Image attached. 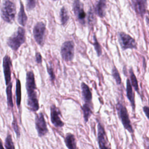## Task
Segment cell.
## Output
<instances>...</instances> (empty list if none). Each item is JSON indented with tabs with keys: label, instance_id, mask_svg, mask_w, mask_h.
<instances>
[{
	"label": "cell",
	"instance_id": "cell-1",
	"mask_svg": "<svg viewBox=\"0 0 149 149\" xmlns=\"http://www.w3.org/2000/svg\"><path fill=\"white\" fill-rule=\"evenodd\" d=\"M25 86L27 94V107L31 111L37 112L40 109V105L37 93L35 76L33 70L27 72Z\"/></svg>",
	"mask_w": 149,
	"mask_h": 149
},
{
	"label": "cell",
	"instance_id": "cell-2",
	"mask_svg": "<svg viewBox=\"0 0 149 149\" xmlns=\"http://www.w3.org/2000/svg\"><path fill=\"white\" fill-rule=\"evenodd\" d=\"M25 30L19 27L12 36H11L7 40L8 45L14 51H17L20 47L26 41Z\"/></svg>",
	"mask_w": 149,
	"mask_h": 149
},
{
	"label": "cell",
	"instance_id": "cell-3",
	"mask_svg": "<svg viewBox=\"0 0 149 149\" xmlns=\"http://www.w3.org/2000/svg\"><path fill=\"white\" fill-rule=\"evenodd\" d=\"M116 108L118 116L121 121L124 128L129 132L132 133L133 132V127L131 121L129 119L128 112L126 107L120 101H118L116 104Z\"/></svg>",
	"mask_w": 149,
	"mask_h": 149
},
{
	"label": "cell",
	"instance_id": "cell-4",
	"mask_svg": "<svg viewBox=\"0 0 149 149\" xmlns=\"http://www.w3.org/2000/svg\"><path fill=\"white\" fill-rule=\"evenodd\" d=\"M16 7L14 3L9 0L4 1L1 9V17L8 23H12L15 18Z\"/></svg>",
	"mask_w": 149,
	"mask_h": 149
},
{
	"label": "cell",
	"instance_id": "cell-5",
	"mask_svg": "<svg viewBox=\"0 0 149 149\" xmlns=\"http://www.w3.org/2000/svg\"><path fill=\"white\" fill-rule=\"evenodd\" d=\"M61 55L63 60L70 62L73 59L74 55V44L72 41L64 42L61 48Z\"/></svg>",
	"mask_w": 149,
	"mask_h": 149
},
{
	"label": "cell",
	"instance_id": "cell-6",
	"mask_svg": "<svg viewBox=\"0 0 149 149\" xmlns=\"http://www.w3.org/2000/svg\"><path fill=\"white\" fill-rule=\"evenodd\" d=\"M34 123L35 127L39 137H42L48 133L47 122L45 121L44 116L41 112L36 114Z\"/></svg>",
	"mask_w": 149,
	"mask_h": 149
},
{
	"label": "cell",
	"instance_id": "cell-7",
	"mask_svg": "<svg viewBox=\"0 0 149 149\" xmlns=\"http://www.w3.org/2000/svg\"><path fill=\"white\" fill-rule=\"evenodd\" d=\"M97 140L100 149H111L104 127L99 121L97 123Z\"/></svg>",
	"mask_w": 149,
	"mask_h": 149
},
{
	"label": "cell",
	"instance_id": "cell-8",
	"mask_svg": "<svg viewBox=\"0 0 149 149\" xmlns=\"http://www.w3.org/2000/svg\"><path fill=\"white\" fill-rule=\"evenodd\" d=\"M60 109L53 104L50 107V117L52 124L56 128H61L64 126V122L61 119Z\"/></svg>",
	"mask_w": 149,
	"mask_h": 149
},
{
	"label": "cell",
	"instance_id": "cell-9",
	"mask_svg": "<svg viewBox=\"0 0 149 149\" xmlns=\"http://www.w3.org/2000/svg\"><path fill=\"white\" fill-rule=\"evenodd\" d=\"M45 24L42 22H38L34 27L33 36L34 40L38 45H43L45 32Z\"/></svg>",
	"mask_w": 149,
	"mask_h": 149
},
{
	"label": "cell",
	"instance_id": "cell-10",
	"mask_svg": "<svg viewBox=\"0 0 149 149\" xmlns=\"http://www.w3.org/2000/svg\"><path fill=\"white\" fill-rule=\"evenodd\" d=\"M3 71L4 74V79L6 86L8 85L11 82V74L12 63L10 56L8 55H5L3 58Z\"/></svg>",
	"mask_w": 149,
	"mask_h": 149
},
{
	"label": "cell",
	"instance_id": "cell-11",
	"mask_svg": "<svg viewBox=\"0 0 149 149\" xmlns=\"http://www.w3.org/2000/svg\"><path fill=\"white\" fill-rule=\"evenodd\" d=\"M119 40L123 49L136 48L137 45L134 39L125 33H120L119 34Z\"/></svg>",
	"mask_w": 149,
	"mask_h": 149
},
{
	"label": "cell",
	"instance_id": "cell-12",
	"mask_svg": "<svg viewBox=\"0 0 149 149\" xmlns=\"http://www.w3.org/2000/svg\"><path fill=\"white\" fill-rule=\"evenodd\" d=\"M73 10L76 19L82 24H84L86 20V14L84 10L83 5L80 0H74L73 3Z\"/></svg>",
	"mask_w": 149,
	"mask_h": 149
},
{
	"label": "cell",
	"instance_id": "cell-13",
	"mask_svg": "<svg viewBox=\"0 0 149 149\" xmlns=\"http://www.w3.org/2000/svg\"><path fill=\"white\" fill-rule=\"evenodd\" d=\"M81 97L84 103H87L93 105L92 103V93L88 86L84 82L81 83Z\"/></svg>",
	"mask_w": 149,
	"mask_h": 149
},
{
	"label": "cell",
	"instance_id": "cell-14",
	"mask_svg": "<svg viewBox=\"0 0 149 149\" xmlns=\"http://www.w3.org/2000/svg\"><path fill=\"white\" fill-rule=\"evenodd\" d=\"M126 96L128 98L132 109L133 111L135 110L136 108V104H135V97L134 93L133 90V87L131 84L130 81L129 79H127L126 80Z\"/></svg>",
	"mask_w": 149,
	"mask_h": 149
},
{
	"label": "cell",
	"instance_id": "cell-15",
	"mask_svg": "<svg viewBox=\"0 0 149 149\" xmlns=\"http://www.w3.org/2000/svg\"><path fill=\"white\" fill-rule=\"evenodd\" d=\"M132 2L136 13L143 16L146 13L147 0H133Z\"/></svg>",
	"mask_w": 149,
	"mask_h": 149
},
{
	"label": "cell",
	"instance_id": "cell-16",
	"mask_svg": "<svg viewBox=\"0 0 149 149\" xmlns=\"http://www.w3.org/2000/svg\"><path fill=\"white\" fill-rule=\"evenodd\" d=\"M64 141L68 149H78L76 140L73 134L71 133H66Z\"/></svg>",
	"mask_w": 149,
	"mask_h": 149
},
{
	"label": "cell",
	"instance_id": "cell-17",
	"mask_svg": "<svg viewBox=\"0 0 149 149\" xmlns=\"http://www.w3.org/2000/svg\"><path fill=\"white\" fill-rule=\"evenodd\" d=\"M81 108L83 112L84 122L87 123L88 121L89 118L93 114V107L92 105H90L87 103H84L83 105L81 107Z\"/></svg>",
	"mask_w": 149,
	"mask_h": 149
},
{
	"label": "cell",
	"instance_id": "cell-18",
	"mask_svg": "<svg viewBox=\"0 0 149 149\" xmlns=\"http://www.w3.org/2000/svg\"><path fill=\"white\" fill-rule=\"evenodd\" d=\"M27 20V16L25 13L23 4L21 1H20V10L17 15V21L20 25L24 26L26 24Z\"/></svg>",
	"mask_w": 149,
	"mask_h": 149
},
{
	"label": "cell",
	"instance_id": "cell-19",
	"mask_svg": "<svg viewBox=\"0 0 149 149\" xmlns=\"http://www.w3.org/2000/svg\"><path fill=\"white\" fill-rule=\"evenodd\" d=\"M12 87H13V83H12V81H11L8 85L6 86V94L8 106L12 110L13 108Z\"/></svg>",
	"mask_w": 149,
	"mask_h": 149
},
{
	"label": "cell",
	"instance_id": "cell-20",
	"mask_svg": "<svg viewBox=\"0 0 149 149\" xmlns=\"http://www.w3.org/2000/svg\"><path fill=\"white\" fill-rule=\"evenodd\" d=\"M16 102L17 108L19 109L20 107L22 101V86L20 80L17 78L16 79Z\"/></svg>",
	"mask_w": 149,
	"mask_h": 149
},
{
	"label": "cell",
	"instance_id": "cell-21",
	"mask_svg": "<svg viewBox=\"0 0 149 149\" xmlns=\"http://www.w3.org/2000/svg\"><path fill=\"white\" fill-rule=\"evenodd\" d=\"M106 0H100L95 6V12L98 16L103 17L105 15L106 9Z\"/></svg>",
	"mask_w": 149,
	"mask_h": 149
},
{
	"label": "cell",
	"instance_id": "cell-22",
	"mask_svg": "<svg viewBox=\"0 0 149 149\" xmlns=\"http://www.w3.org/2000/svg\"><path fill=\"white\" fill-rule=\"evenodd\" d=\"M129 74H130V81L132 87L134 88V89L137 93H139V87L138 84V81L135 74L134 73L133 70L132 69V68L129 69Z\"/></svg>",
	"mask_w": 149,
	"mask_h": 149
},
{
	"label": "cell",
	"instance_id": "cell-23",
	"mask_svg": "<svg viewBox=\"0 0 149 149\" xmlns=\"http://www.w3.org/2000/svg\"><path fill=\"white\" fill-rule=\"evenodd\" d=\"M4 147L5 149H15V144L13 141L12 137L11 134L8 132L6 137L5 139Z\"/></svg>",
	"mask_w": 149,
	"mask_h": 149
},
{
	"label": "cell",
	"instance_id": "cell-24",
	"mask_svg": "<svg viewBox=\"0 0 149 149\" xmlns=\"http://www.w3.org/2000/svg\"><path fill=\"white\" fill-rule=\"evenodd\" d=\"M60 17H61V23L62 25H65L66 23L68 22L69 20V15H68V12L65 8V7L63 6L60 12Z\"/></svg>",
	"mask_w": 149,
	"mask_h": 149
},
{
	"label": "cell",
	"instance_id": "cell-25",
	"mask_svg": "<svg viewBox=\"0 0 149 149\" xmlns=\"http://www.w3.org/2000/svg\"><path fill=\"white\" fill-rule=\"evenodd\" d=\"M12 128H13V130L15 131V132L16 134L17 139H19L20 136V131L19 126L18 125L17 119L15 116L14 114H13V120L12 122Z\"/></svg>",
	"mask_w": 149,
	"mask_h": 149
},
{
	"label": "cell",
	"instance_id": "cell-26",
	"mask_svg": "<svg viewBox=\"0 0 149 149\" xmlns=\"http://www.w3.org/2000/svg\"><path fill=\"white\" fill-rule=\"evenodd\" d=\"M112 75L114 80H115L116 84L120 85L122 83V79H121L120 74L115 66H113V68L112 69Z\"/></svg>",
	"mask_w": 149,
	"mask_h": 149
},
{
	"label": "cell",
	"instance_id": "cell-27",
	"mask_svg": "<svg viewBox=\"0 0 149 149\" xmlns=\"http://www.w3.org/2000/svg\"><path fill=\"white\" fill-rule=\"evenodd\" d=\"M47 72L49 76V79L51 80V81L52 82V84H54V81L55 80V74L54 71V69L51 67V66H47Z\"/></svg>",
	"mask_w": 149,
	"mask_h": 149
},
{
	"label": "cell",
	"instance_id": "cell-28",
	"mask_svg": "<svg viewBox=\"0 0 149 149\" xmlns=\"http://www.w3.org/2000/svg\"><path fill=\"white\" fill-rule=\"evenodd\" d=\"M93 45L94 46V48H95V50L97 52L98 56H100L101 55V54H102V49H101V47L100 44L98 43V41H97V38H96L95 36H94Z\"/></svg>",
	"mask_w": 149,
	"mask_h": 149
},
{
	"label": "cell",
	"instance_id": "cell-29",
	"mask_svg": "<svg viewBox=\"0 0 149 149\" xmlns=\"http://www.w3.org/2000/svg\"><path fill=\"white\" fill-rule=\"evenodd\" d=\"M26 8L27 10H31L33 9L36 5V0H26Z\"/></svg>",
	"mask_w": 149,
	"mask_h": 149
},
{
	"label": "cell",
	"instance_id": "cell-30",
	"mask_svg": "<svg viewBox=\"0 0 149 149\" xmlns=\"http://www.w3.org/2000/svg\"><path fill=\"white\" fill-rule=\"evenodd\" d=\"M94 20H95V17H94V13H93V12L91 10H90L89 12V15H88V20L89 24H93L94 23Z\"/></svg>",
	"mask_w": 149,
	"mask_h": 149
},
{
	"label": "cell",
	"instance_id": "cell-31",
	"mask_svg": "<svg viewBox=\"0 0 149 149\" xmlns=\"http://www.w3.org/2000/svg\"><path fill=\"white\" fill-rule=\"evenodd\" d=\"M35 58H36V61L37 63L39 64L42 63V56L40 52H37L36 53Z\"/></svg>",
	"mask_w": 149,
	"mask_h": 149
},
{
	"label": "cell",
	"instance_id": "cell-32",
	"mask_svg": "<svg viewBox=\"0 0 149 149\" xmlns=\"http://www.w3.org/2000/svg\"><path fill=\"white\" fill-rule=\"evenodd\" d=\"M143 110L144 113L146 114V116H147V119L149 120V107L148 106H144L143 107Z\"/></svg>",
	"mask_w": 149,
	"mask_h": 149
},
{
	"label": "cell",
	"instance_id": "cell-33",
	"mask_svg": "<svg viewBox=\"0 0 149 149\" xmlns=\"http://www.w3.org/2000/svg\"><path fill=\"white\" fill-rule=\"evenodd\" d=\"M0 149H5V147L3 146L2 143V141H1V140H0Z\"/></svg>",
	"mask_w": 149,
	"mask_h": 149
},
{
	"label": "cell",
	"instance_id": "cell-34",
	"mask_svg": "<svg viewBox=\"0 0 149 149\" xmlns=\"http://www.w3.org/2000/svg\"><path fill=\"white\" fill-rule=\"evenodd\" d=\"M147 149H149V146H148V147H147Z\"/></svg>",
	"mask_w": 149,
	"mask_h": 149
},
{
	"label": "cell",
	"instance_id": "cell-35",
	"mask_svg": "<svg viewBox=\"0 0 149 149\" xmlns=\"http://www.w3.org/2000/svg\"><path fill=\"white\" fill-rule=\"evenodd\" d=\"M54 1H57V0H54Z\"/></svg>",
	"mask_w": 149,
	"mask_h": 149
}]
</instances>
